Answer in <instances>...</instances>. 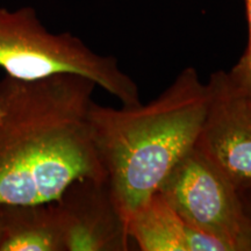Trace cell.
I'll return each mask as SVG.
<instances>
[{"mask_svg":"<svg viewBox=\"0 0 251 251\" xmlns=\"http://www.w3.org/2000/svg\"><path fill=\"white\" fill-rule=\"evenodd\" d=\"M97 84L71 74L0 79V205L57 201L72 184H107L90 109Z\"/></svg>","mask_w":251,"mask_h":251,"instance_id":"6da1fadb","label":"cell"},{"mask_svg":"<svg viewBox=\"0 0 251 251\" xmlns=\"http://www.w3.org/2000/svg\"><path fill=\"white\" fill-rule=\"evenodd\" d=\"M212 99L211 85L186 68L148 103L112 108L93 102V141L109 185V200L124 222L158 192L197 147Z\"/></svg>","mask_w":251,"mask_h":251,"instance_id":"7a4b0ae2","label":"cell"},{"mask_svg":"<svg viewBox=\"0 0 251 251\" xmlns=\"http://www.w3.org/2000/svg\"><path fill=\"white\" fill-rule=\"evenodd\" d=\"M0 68L24 80L78 75L93 80L122 106L141 102L137 85L117 59L97 54L71 33L48 30L29 6L9 9L0 5Z\"/></svg>","mask_w":251,"mask_h":251,"instance_id":"3957f363","label":"cell"},{"mask_svg":"<svg viewBox=\"0 0 251 251\" xmlns=\"http://www.w3.org/2000/svg\"><path fill=\"white\" fill-rule=\"evenodd\" d=\"M159 191L198 230L221 241L230 251L249 249L250 228L236 186L197 147Z\"/></svg>","mask_w":251,"mask_h":251,"instance_id":"277c9868","label":"cell"},{"mask_svg":"<svg viewBox=\"0 0 251 251\" xmlns=\"http://www.w3.org/2000/svg\"><path fill=\"white\" fill-rule=\"evenodd\" d=\"M197 148L235 186L251 185V96L233 75L218 72Z\"/></svg>","mask_w":251,"mask_h":251,"instance_id":"5b68a950","label":"cell"},{"mask_svg":"<svg viewBox=\"0 0 251 251\" xmlns=\"http://www.w3.org/2000/svg\"><path fill=\"white\" fill-rule=\"evenodd\" d=\"M122 227L143 251H230L221 241L188 224L162 191L135 211Z\"/></svg>","mask_w":251,"mask_h":251,"instance_id":"8992f818","label":"cell"},{"mask_svg":"<svg viewBox=\"0 0 251 251\" xmlns=\"http://www.w3.org/2000/svg\"><path fill=\"white\" fill-rule=\"evenodd\" d=\"M106 184L76 181L57 201L63 244L68 251H99L113 248V228L103 201Z\"/></svg>","mask_w":251,"mask_h":251,"instance_id":"52a82bcc","label":"cell"},{"mask_svg":"<svg viewBox=\"0 0 251 251\" xmlns=\"http://www.w3.org/2000/svg\"><path fill=\"white\" fill-rule=\"evenodd\" d=\"M0 251L64 250L57 207L48 203L0 205Z\"/></svg>","mask_w":251,"mask_h":251,"instance_id":"ba28073f","label":"cell"},{"mask_svg":"<svg viewBox=\"0 0 251 251\" xmlns=\"http://www.w3.org/2000/svg\"><path fill=\"white\" fill-rule=\"evenodd\" d=\"M244 1H246L248 24H249V45L240 64L235 69L233 76L251 96V0H244Z\"/></svg>","mask_w":251,"mask_h":251,"instance_id":"9c48e42d","label":"cell"},{"mask_svg":"<svg viewBox=\"0 0 251 251\" xmlns=\"http://www.w3.org/2000/svg\"><path fill=\"white\" fill-rule=\"evenodd\" d=\"M0 241H1V215H0Z\"/></svg>","mask_w":251,"mask_h":251,"instance_id":"30bf717a","label":"cell"}]
</instances>
